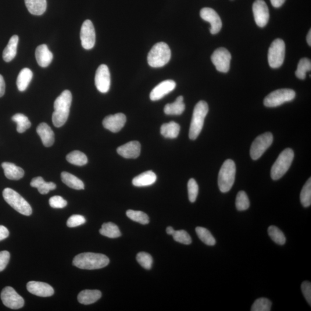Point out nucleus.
Returning <instances> with one entry per match:
<instances>
[{"instance_id": "f257e3e1", "label": "nucleus", "mask_w": 311, "mask_h": 311, "mask_svg": "<svg viewBox=\"0 0 311 311\" xmlns=\"http://www.w3.org/2000/svg\"><path fill=\"white\" fill-rule=\"evenodd\" d=\"M72 102V95L69 90H65L56 99L54 104V112L52 121L57 127H60L65 124L68 119L70 108Z\"/></svg>"}, {"instance_id": "f03ea898", "label": "nucleus", "mask_w": 311, "mask_h": 311, "mask_svg": "<svg viewBox=\"0 0 311 311\" xmlns=\"http://www.w3.org/2000/svg\"><path fill=\"white\" fill-rule=\"evenodd\" d=\"M108 257L102 253L84 252L74 257L73 264L81 269L95 270L102 269L109 264Z\"/></svg>"}, {"instance_id": "7ed1b4c3", "label": "nucleus", "mask_w": 311, "mask_h": 311, "mask_svg": "<svg viewBox=\"0 0 311 311\" xmlns=\"http://www.w3.org/2000/svg\"><path fill=\"white\" fill-rule=\"evenodd\" d=\"M208 112L209 107L206 102L199 101L195 105L193 111L190 130H189V138L192 140L197 138L201 133Z\"/></svg>"}, {"instance_id": "20e7f679", "label": "nucleus", "mask_w": 311, "mask_h": 311, "mask_svg": "<svg viewBox=\"0 0 311 311\" xmlns=\"http://www.w3.org/2000/svg\"><path fill=\"white\" fill-rule=\"evenodd\" d=\"M171 52L166 43L159 42L153 46L148 55V63L152 67L165 66L170 62Z\"/></svg>"}, {"instance_id": "39448f33", "label": "nucleus", "mask_w": 311, "mask_h": 311, "mask_svg": "<svg viewBox=\"0 0 311 311\" xmlns=\"http://www.w3.org/2000/svg\"><path fill=\"white\" fill-rule=\"evenodd\" d=\"M236 175V165L233 160H225L221 167L218 177V185L220 190L227 192L231 190L234 184Z\"/></svg>"}, {"instance_id": "423d86ee", "label": "nucleus", "mask_w": 311, "mask_h": 311, "mask_svg": "<svg viewBox=\"0 0 311 311\" xmlns=\"http://www.w3.org/2000/svg\"><path fill=\"white\" fill-rule=\"evenodd\" d=\"M294 159V152L291 148L284 150L279 155L271 170V177L274 181L280 180L287 172Z\"/></svg>"}, {"instance_id": "0eeeda50", "label": "nucleus", "mask_w": 311, "mask_h": 311, "mask_svg": "<svg viewBox=\"0 0 311 311\" xmlns=\"http://www.w3.org/2000/svg\"><path fill=\"white\" fill-rule=\"evenodd\" d=\"M2 195L5 201L17 212L24 216L31 215L33 210L30 205L19 193L12 188H6L2 192Z\"/></svg>"}, {"instance_id": "6e6552de", "label": "nucleus", "mask_w": 311, "mask_h": 311, "mask_svg": "<svg viewBox=\"0 0 311 311\" xmlns=\"http://www.w3.org/2000/svg\"><path fill=\"white\" fill-rule=\"evenodd\" d=\"M285 56V45L283 40L276 39L271 44L268 52V62L272 68H278L283 64Z\"/></svg>"}, {"instance_id": "1a4fd4ad", "label": "nucleus", "mask_w": 311, "mask_h": 311, "mask_svg": "<svg viewBox=\"0 0 311 311\" xmlns=\"http://www.w3.org/2000/svg\"><path fill=\"white\" fill-rule=\"evenodd\" d=\"M295 97L296 93L293 89H277L266 96L264 100V105L267 107H276L293 101Z\"/></svg>"}, {"instance_id": "9d476101", "label": "nucleus", "mask_w": 311, "mask_h": 311, "mask_svg": "<svg viewBox=\"0 0 311 311\" xmlns=\"http://www.w3.org/2000/svg\"><path fill=\"white\" fill-rule=\"evenodd\" d=\"M273 134L270 132L261 134L253 141L250 149V155L253 160H258L272 144Z\"/></svg>"}, {"instance_id": "9b49d317", "label": "nucleus", "mask_w": 311, "mask_h": 311, "mask_svg": "<svg viewBox=\"0 0 311 311\" xmlns=\"http://www.w3.org/2000/svg\"><path fill=\"white\" fill-rule=\"evenodd\" d=\"M1 299L3 305L10 309H20L24 305V300L22 297L10 287H6L2 289Z\"/></svg>"}, {"instance_id": "f8f14e48", "label": "nucleus", "mask_w": 311, "mask_h": 311, "mask_svg": "<svg viewBox=\"0 0 311 311\" xmlns=\"http://www.w3.org/2000/svg\"><path fill=\"white\" fill-rule=\"evenodd\" d=\"M211 60L216 69L222 73H227L230 68L231 53L227 49L220 48L214 52Z\"/></svg>"}, {"instance_id": "ddd939ff", "label": "nucleus", "mask_w": 311, "mask_h": 311, "mask_svg": "<svg viewBox=\"0 0 311 311\" xmlns=\"http://www.w3.org/2000/svg\"><path fill=\"white\" fill-rule=\"evenodd\" d=\"M80 39L83 48L90 50L94 47L96 42V34L94 24L89 20L84 21L81 28Z\"/></svg>"}, {"instance_id": "4468645a", "label": "nucleus", "mask_w": 311, "mask_h": 311, "mask_svg": "<svg viewBox=\"0 0 311 311\" xmlns=\"http://www.w3.org/2000/svg\"><path fill=\"white\" fill-rule=\"evenodd\" d=\"M95 83L98 90L103 94L109 91L111 84L110 73L106 65H100L96 71Z\"/></svg>"}, {"instance_id": "2eb2a0df", "label": "nucleus", "mask_w": 311, "mask_h": 311, "mask_svg": "<svg viewBox=\"0 0 311 311\" xmlns=\"http://www.w3.org/2000/svg\"><path fill=\"white\" fill-rule=\"evenodd\" d=\"M253 16L257 26L264 27L269 20V11L263 0H256L252 5Z\"/></svg>"}, {"instance_id": "dca6fc26", "label": "nucleus", "mask_w": 311, "mask_h": 311, "mask_svg": "<svg viewBox=\"0 0 311 311\" xmlns=\"http://www.w3.org/2000/svg\"><path fill=\"white\" fill-rule=\"evenodd\" d=\"M200 16L202 19L210 24V33L217 34L222 28V21L220 17L214 9L210 8H204L201 10Z\"/></svg>"}, {"instance_id": "f3484780", "label": "nucleus", "mask_w": 311, "mask_h": 311, "mask_svg": "<svg viewBox=\"0 0 311 311\" xmlns=\"http://www.w3.org/2000/svg\"><path fill=\"white\" fill-rule=\"evenodd\" d=\"M126 122V117L123 113L107 116L103 121V125L106 129L117 133L123 128Z\"/></svg>"}, {"instance_id": "a211bd4d", "label": "nucleus", "mask_w": 311, "mask_h": 311, "mask_svg": "<svg viewBox=\"0 0 311 311\" xmlns=\"http://www.w3.org/2000/svg\"><path fill=\"white\" fill-rule=\"evenodd\" d=\"M175 87L176 83L174 81L171 80L163 81L152 89L150 94V99L152 101H159L172 92Z\"/></svg>"}, {"instance_id": "6ab92c4d", "label": "nucleus", "mask_w": 311, "mask_h": 311, "mask_svg": "<svg viewBox=\"0 0 311 311\" xmlns=\"http://www.w3.org/2000/svg\"><path fill=\"white\" fill-rule=\"evenodd\" d=\"M27 289L31 294L44 298L52 296L55 294L51 286L45 282L30 281L27 284Z\"/></svg>"}, {"instance_id": "aec40b11", "label": "nucleus", "mask_w": 311, "mask_h": 311, "mask_svg": "<svg viewBox=\"0 0 311 311\" xmlns=\"http://www.w3.org/2000/svg\"><path fill=\"white\" fill-rule=\"evenodd\" d=\"M117 153L124 158L136 159L140 155V143L137 141L128 142L118 148Z\"/></svg>"}, {"instance_id": "412c9836", "label": "nucleus", "mask_w": 311, "mask_h": 311, "mask_svg": "<svg viewBox=\"0 0 311 311\" xmlns=\"http://www.w3.org/2000/svg\"><path fill=\"white\" fill-rule=\"evenodd\" d=\"M35 57L38 65L42 67L48 66L53 59V53L45 44L38 46L35 51Z\"/></svg>"}, {"instance_id": "4be33fe9", "label": "nucleus", "mask_w": 311, "mask_h": 311, "mask_svg": "<svg viewBox=\"0 0 311 311\" xmlns=\"http://www.w3.org/2000/svg\"><path fill=\"white\" fill-rule=\"evenodd\" d=\"M37 132L46 147H50L53 145L55 142V133L47 124L43 123L39 124L37 128Z\"/></svg>"}, {"instance_id": "5701e85b", "label": "nucleus", "mask_w": 311, "mask_h": 311, "mask_svg": "<svg viewBox=\"0 0 311 311\" xmlns=\"http://www.w3.org/2000/svg\"><path fill=\"white\" fill-rule=\"evenodd\" d=\"M2 167L5 177L10 180L17 181L24 177V171L15 164L4 162L2 164Z\"/></svg>"}, {"instance_id": "b1692460", "label": "nucleus", "mask_w": 311, "mask_h": 311, "mask_svg": "<svg viewBox=\"0 0 311 311\" xmlns=\"http://www.w3.org/2000/svg\"><path fill=\"white\" fill-rule=\"evenodd\" d=\"M156 180L157 177L155 173L152 171H148L135 177L132 183L136 187H145L154 184Z\"/></svg>"}, {"instance_id": "393cba45", "label": "nucleus", "mask_w": 311, "mask_h": 311, "mask_svg": "<svg viewBox=\"0 0 311 311\" xmlns=\"http://www.w3.org/2000/svg\"><path fill=\"white\" fill-rule=\"evenodd\" d=\"M27 8L32 15H42L47 8L46 0H24Z\"/></svg>"}, {"instance_id": "a878e982", "label": "nucleus", "mask_w": 311, "mask_h": 311, "mask_svg": "<svg viewBox=\"0 0 311 311\" xmlns=\"http://www.w3.org/2000/svg\"><path fill=\"white\" fill-rule=\"evenodd\" d=\"M102 293L98 290H84L77 297L78 302L82 305H89L101 298Z\"/></svg>"}, {"instance_id": "bb28decb", "label": "nucleus", "mask_w": 311, "mask_h": 311, "mask_svg": "<svg viewBox=\"0 0 311 311\" xmlns=\"http://www.w3.org/2000/svg\"><path fill=\"white\" fill-rule=\"evenodd\" d=\"M31 187L37 188L41 194H47L50 191L55 190L56 185L53 182H46L41 177L33 179L30 184Z\"/></svg>"}, {"instance_id": "cd10ccee", "label": "nucleus", "mask_w": 311, "mask_h": 311, "mask_svg": "<svg viewBox=\"0 0 311 311\" xmlns=\"http://www.w3.org/2000/svg\"><path fill=\"white\" fill-rule=\"evenodd\" d=\"M184 97L179 96L173 103L167 104L164 107V112L167 115L179 116L181 115L185 110V105L184 103Z\"/></svg>"}, {"instance_id": "c85d7f7f", "label": "nucleus", "mask_w": 311, "mask_h": 311, "mask_svg": "<svg viewBox=\"0 0 311 311\" xmlns=\"http://www.w3.org/2000/svg\"><path fill=\"white\" fill-rule=\"evenodd\" d=\"M18 42H19V37L17 35H13L10 38L8 44L7 45L2 54L3 59L5 62H11L15 58L17 54Z\"/></svg>"}, {"instance_id": "c756f323", "label": "nucleus", "mask_w": 311, "mask_h": 311, "mask_svg": "<svg viewBox=\"0 0 311 311\" xmlns=\"http://www.w3.org/2000/svg\"><path fill=\"white\" fill-rule=\"evenodd\" d=\"M33 73L30 69L24 68L20 71L17 78V86L21 92L24 91L33 78Z\"/></svg>"}, {"instance_id": "7c9ffc66", "label": "nucleus", "mask_w": 311, "mask_h": 311, "mask_svg": "<svg viewBox=\"0 0 311 311\" xmlns=\"http://www.w3.org/2000/svg\"><path fill=\"white\" fill-rule=\"evenodd\" d=\"M181 127L180 125L175 122L164 124L160 128V133L163 136L167 138H177L180 134Z\"/></svg>"}, {"instance_id": "2f4dec72", "label": "nucleus", "mask_w": 311, "mask_h": 311, "mask_svg": "<svg viewBox=\"0 0 311 311\" xmlns=\"http://www.w3.org/2000/svg\"><path fill=\"white\" fill-rule=\"evenodd\" d=\"M61 177H62V181L67 187L75 189V190H83L84 189L83 182L74 175L69 173L62 172Z\"/></svg>"}, {"instance_id": "473e14b6", "label": "nucleus", "mask_w": 311, "mask_h": 311, "mask_svg": "<svg viewBox=\"0 0 311 311\" xmlns=\"http://www.w3.org/2000/svg\"><path fill=\"white\" fill-rule=\"evenodd\" d=\"M99 232L105 237L112 239L119 238L121 236L119 228L116 224L111 222L104 223Z\"/></svg>"}, {"instance_id": "72a5a7b5", "label": "nucleus", "mask_w": 311, "mask_h": 311, "mask_svg": "<svg viewBox=\"0 0 311 311\" xmlns=\"http://www.w3.org/2000/svg\"><path fill=\"white\" fill-rule=\"evenodd\" d=\"M66 159L69 163L78 166H83L88 163V158L84 153L79 151H74L66 156Z\"/></svg>"}, {"instance_id": "f704fd0d", "label": "nucleus", "mask_w": 311, "mask_h": 311, "mask_svg": "<svg viewBox=\"0 0 311 311\" xmlns=\"http://www.w3.org/2000/svg\"><path fill=\"white\" fill-rule=\"evenodd\" d=\"M12 120L17 124V131L18 133H23L31 126V122L28 117L23 114H16L12 118Z\"/></svg>"}, {"instance_id": "c9c22d12", "label": "nucleus", "mask_w": 311, "mask_h": 311, "mask_svg": "<svg viewBox=\"0 0 311 311\" xmlns=\"http://www.w3.org/2000/svg\"><path fill=\"white\" fill-rule=\"evenodd\" d=\"M195 231L200 240L204 243L205 245L211 246L216 245V239L207 229L198 227L195 228Z\"/></svg>"}, {"instance_id": "e433bc0d", "label": "nucleus", "mask_w": 311, "mask_h": 311, "mask_svg": "<svg viewBox=\"0 0 311 311\" xmlns=\"http://www.w3.org/2000/svg\"><path fill=\"white\" fill-rule=\"evenodd\" d=\"M311 70V60L303 58L300 60L298 64V68L296 71L295 74L297 77L299 79H305L306 77V73L307 71Z\"/></svg>"}, {"instance_id": "4c0bfd02", "label": "nucleus", "mask_w": 311, "mask_h": 311, "mask_svg": "<svg viewBox=\"0 0 311 311\" xmlns=\"http://www.w3.org/2000/svg\"><path fill=\"white\" fill-rule=\"evenodd\" d=\"M300 201L304 207H309L311 205V179L310 178L304 186L301 194Z\"/></svg>"}, {"instance_id": "58836bf2", "label": "nucleus", "mask_w": 311, "mask_h": 311, "mask_svg": "<svg viewBox=\"0 0 311 311\" xmlns=\"http://www.w3.org/2000/svg\"><path fill=\"white\" fill-rule=\"evenodd\" d=\"M127 216L130 219L143 225L148 224L149 223V217L146 213L141 211L128 210L126 212Z\"/></svg>"}, {"instance_id": "ea45409f", "label": "nucleus", "mask_w": 311, "mask_h": 311, "mask_svg": "<svg viewBox=\"0 0 311 311\" xmlns=\"http://www.w3.org/2000/svg\"><path fill=\"white\" fill-rule=\"evenodd\" d=\"M268 234L272 241L279 245H284L286 242L285 235L280 229L274 225L268 228Z\"/></svg>"}, {"instance_id": "a19ab883", "label": "nucleus", "mask_w": 311, "mask_h": 311, "mask_svg": "<svg viewBox=\"0 0 311 311\" xmlns=\"http://www.w3.org/2000/svg\"><path fill=\"white\" fill-rule=\"evenodd\" d=\"M236 207L239 211H244L249 208V201L245 191H241L238 192L236 199Z\"/></svg>"}, {"instance_id": "79ce46f5", "label": "nucleus", "mask_w": 311, "mask_h": 311, "mask_svg": "<svg viewBox=\"0 0 311 311\" xmlns=\"http://www.w3.org/2000/svg\"><path fill=\"white\" fill-rule=\"evenodd\" d=\"M272 303L266 298H260L255 300L251 307L252 311H270Z\"/></svg>"}, {"instance_id": "37998d69", "label": "nucleus", "mask_w": 311, "mask_h": 311, "mask_svg": "<svg viewBox=\"0 0 311 311\" xmlns=\"http://www.w3.org/2000/svg\"><path fill=\"white\" fill-rule=\"evenodd\" d=\"M137 260L139 264L144 269L149 270L151 269L153 259L151 255L145 252H139L136 257Z\"/></svg>"}, {"instance_id": "c03bdc74", "label": "nucleus", "mask_w": 311, "mask_h": 311, "mask_svg": "<svg viewBox=\"0 0 311 311\" xmlns=\"http://www.w3.org/2000/svg\"><path fill=\"white\" fill-rule=\"evenodd\" d=\"M172 236L175 241L182 244L188 245L192 242L190 236L185 230L175 231Z\"/></svg>"}, {"instance_id": "a18cd8bd", "label": "nucleus", "mask_w": 311, "mask_h": 311, "mask_svg": "<svg viewBox=\"0 0 311 311\" xmlns=\"http://www.w3.org/2000/svg\"><path fill=\"white\" fill-rule=\"evenodd\" d=\"M188 199L192 203L196 201L198 194L199 187L194 179L191 178L187 184Z\"/></svg>"}, {"instance_id": "49530a36", "label": "nucleus", "mask_w": 311, "mask_h": 311, "mask_svg": "<svg viewBox=\"0 0 311 311\" xmlns=\"http://www.w3.org/2000/svg\"><path fill=\"white\" fill-rule=\"evenodd\" d=\"M86 222L85 217L83 216L74 214L69 218L67 221V226L69 228H74L84 224Z\"/></svg>"}, {"instance_id": "de8ad7c7", "label": "nucleus", "mask_w": 311, "mask_h": 311, "mask_svg": "<svg viewBox=\"0 0 311 311\" xmlns=\"http://www.w3.org/2000/svg\"><path fill=\"white\" fill-rule=\"evenodd\" d=\"M49 204L53 208L62 209L67 205L66 200L61 196H54L49 199Z\"/></svg>"}, {"instance_id": "09e8293b", "label": "nucleus", "mask_w": 311, "mask_h": 311, "mask_svg": "<svg viewBox=\"0 0 311 311\" xmlns=\"http://www.w3.org/2000/svg\"><path fill=\"white\" fill-rule=\"evenodd\" d=\"M302 291L304 297L306 298L309 305L311 304V284L309 281L303 282L302 284Z\"/></svg>"}, {"instance_id": "8fccbe9b", "label": "nucleus", "mask_w": 311, "mask_h": 311, "mask_svg": "<svg viewBox=\"0 0 311 311\" xmlns=\"http://www.w3.org/2000/svg\"><path fill=\"white\" fill-rule=\"evenodd\" d=\"M10 253L7 251L0 252V272L4 270L9 263Z\"/></svg>"}, {"instance_id": "3c124183", "label": "nucleus", "mask_w": 311, "mask_h": 311, "mask_svg": "<svg viewBox=\"0 0 311 311\" xmlns=\"http://www.w3.org/2000/svg\"><path fill=\"white\" fill-rule=\"evenodd\" d=\"M9 232L7 229L3 225H0V241L4 240L5 239L9 237Z\"/></svg>"}, {"instance_id": "603ef678", "label": "nucleus", "mask_w": 311, "mask_h": 311, "mask_svg": "<svg viewBox=\"0 0 311 311\" xmlns=\"http://www.w3.org/2000/svg\"><path fill=\"white\" fill-rule=\"evenodd\" d=\"M5 83L3 77L0 74V98L2 97L5 94Z\"/></svg>"}, {"instance_id": "864d4df0", "label": "nucleus", "mask_w": 311, "mask_h": 311, "mask_svg": "<svg viewBox=\"0 0 311 311\" xmlns=\"http://www.w3.org/2000/svg\"><path fill=\"white\" fill-rule=\"evenodd\" d=\"M270 1L275 8H279L284 4L285 0H270Z\"/></svg>"}, {"instance_id": "5fc2aeb1", "label": "nucleus", "mask_w": 311, "mask_h": 311, "mask_svg": "<svg viewBox=\"0 0 311 311\" xmlns=\"http://www.w3.org/2000/svg\"><path fill=\"white\" fill-rule=\"evenodd\" d=\"M167 234L169 235H173L175 230L172 227H168L166 229Z\"/></svg>"}, {"instance_id": "6e6d98bb", "label": "nucleus", "mask_w": 311, "mask_h": 311, "mask_svg": "<svg viewBox=\"0 0 311 311\" xmlns=\"http://www.w3.org/2000/svg\"><path fill=\"white\" fill-rule=\"evenodd\" d=\"M307 41L308 43V44L310 46H311V30L309 31L308 35H307Z\"/></svg>"}]
</instances>
